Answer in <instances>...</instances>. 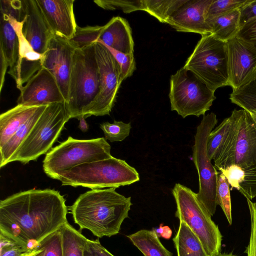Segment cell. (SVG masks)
<instances>
[{
	"label": "cell",
	"mask_w": 256,
	"mask_h": 256,
	"mask_svg": "<svg viewBox=\"0 0 256 256\" xmlns=\"http://www.w3.org/2000/svg\"><path fill=\"white\" fill-rule=\"evenodd\" d=\"M63 196L52 189H32L0 202V232L26 247L40 243L66 222L68 208Z\"/></svg>",
	"instance_id": "1"
},
{
	"label": "cell",
	"mask_w": 256,
	"mask_h": 256,
	"mask_svg": "<svg viewBox=\"0 0 256 256\" xmlns=\"http://www.w3.org/2000/svg\"><path fill=\"white\" fill-rule=\"evenodd\" d=\"M212 160L218 170L232 164L244 172L238 192L246 199L256 196V126L247 111L234 109Z\"/></svg>",
	"instance_id": "2"
},
{
	"label": "cell",
	"mask_w": 256,
	"mask_h": 256,
	"mask_svg": "<svg viewBox=\"0 0 256 256\" xmlns=\"http://www.w3.org/2000/svg\"><path fill=\"white\" fill-rule=\"evenodd\" d=\"M131 198L116 188L94 189L80 194L68 208L80 230L86 229L98 238L119 233L124 220L128 217Z\"/></svg>",
	"instance_id": "3"
},
{
	"label": "cell",
	"mask_w": 256,
	"mask_h": 256,
	"mask_svg": "<svg viewBox=\"0 0 256 256\" xmlns=\"http://www.w3.org/2000/svg\"><path fill=\"white\" fill-rule=\"evenodd\" d=\"M54 180L62 186L94 189L116 188L140 180L136 170L124 160L112 156L82 164L59 173Z\"/></svg>",
	"instance_id": "4"
},
{
	"label": "cell",
	"mask_w": 256,
	"mask_h": 256,
	"mask_svg": "<svg viewBox=\"0 0 256 256\" xmlns=\"http://www.w3.org/2000/svg\"><path fill=\"white\" fill-rule=\"evenodd\" d=\"M94 44L76 49L74 54L66 102L71 118H86L88 112L100 91V74Z\"/></svg>",
	"instance_id": "5"
},
{
	"label": "cell",
	"mask_w": 256,
	"mask_h": 256,
	"mask_svg": "<svg viewBox=\"0 0 256 256\" xmlns=\"http://www.w3.org/2000/svg\"><path fill=\"white\" fill-rule=\"evenodd\" d=\"M172 194L176 204L175 216L184 222L196 234L208 256L221 250L222 235L198 200L196 193L180 184L174 186Z\"/></svg>",
	"instance_id": "6"
},
{
	"label": "cell",
	"mask_w": 256,
	"mask_h": 256,
	"mask_svg": "<svg viewBox=\"0 0 256 256\" xmlns=\"http://www.w3.org/2000/svg\"><path fill=\"white\" fill-rule=\"evenodd\" d=\"M70 118L65 102L48 105L9 163L18 161L26 164L46 153Z\"/></svg>",
	"instance_id": "7"
},
{
	"label": "cell",
	"mask_w": 256,
	"mask_h": 256,
	"mask_svg": "<svg viewBox=\"0 0 256 256\" xmlns=\"http://www.w3.org/2000/svg\"><path fill=\"white\" fill-rule=\"evenodd\" d=\"M110 148L104 138L78 140L68 136L46 153L43 170L48 176L55 179L59 173L78 165L110 158Z\"/></svg>",
	"instance_id": "8"
},
{
	"label": "cell",
	"mask_w": 256,
	"mask_h": 256,
	"mask_svg": "<svg viewBox=\"0 0 256 256\" xmlns=\"http://www.w3.org/2000/svg\"><path fill=\"white\" fill-rule=\"evenodd\" d=\"M184 67L214 92L229 86L226 42L211 34L202 36Z\"/></svg>",
	"instance_id": "9"
},
{
	"label": "cell",
	"mask_w": 256,
	"mask_h": 256,
	"mask_svg": "<svg viewBox=\"0 0 256 256\" xmlns=\"http://www.w3.org/2000/svg\"><path fill=\"white\" fill-rule=\"evenodd\" d=\"M217 122L214 113L204 115L197 127L192 146V158L199 179L197 198L211 217L215 214L218 206L216 194L219 172L208 156L207 145L209 136Z\"/></svg>",
	"instance_id": "10"
},
{
	"label": "cell",
	"mask_w": 256,
	"mask_h": 256,
	"mask_svg": "<svg viewBox=\"0 0 256 256\" xmlns=\"http://www.w3.org/2000/svg\"><path fill=\"white\" fill-rule=\"evenodd\" d=\"M214 92L184 66L170 76L168 96L172 110L183 118L205 115L216 97Z\"/></svg>",
	"instance_id": "11"
},
{
	"label": "cell",
	"mask_w": 256,
	"mask_h": 256,
	"mask_svg": "<svg viewBox=\"0 0 256 256\" xmlns=\"http://www.w3.org/2000/svg\"><path fill=\"white\" fill-rule=\"evenodd\" d=\"M94 46L100 74V91L86 118L110 114L122 82L120 65L110 50L98 42H94Z\"/></svg>",
	"instance_id": "12"
},
{
	"label": "cell",
	"mask_w": 256,
	"mask_h": 256,
	"mask_svg": "<svg viewBox=\"0 0 256 256\" xmlns=\"http://www.w3.org/2000/svg\"><path fill=\"white\" fill-rule=\"evenodd\" d=\"M226 46L229 86L234 90L256 78V48L237 36Z\"/></svg>",
	"instance_id": "13"
},
{
	"label": "cell",
	"mask_w": 256,
	"mask_h": 256,
	"mask_svg": "<svg viewBox=\"0 0 256 256\" xmlns=\"http://www.w3.org/2000/svg\"><path fill=\"white\" fill-rule=\"evenodd\" d=\"M76 50L68 38L53 34L44 55L42 66L54 77L65 102L68 100L69 82Z\"/></svg>",
	"instance_id": "14"
},
{
	"label": "cell",
	"mask_w": 256,
	"mask_h": 256,
	"mask_svg": "<svg viewBox=\"0 0 256 256\" xmlns=\"http://www.w3.org/2000/svg\"><path fill=\"white\" fill-rule=\"evenodd\" d=\"M18 105L48 106L65 102L54 76L42 67L20 90Z\"/></svg>",
	"instance_id": "15"
},
{
	"label": "cell",
	"mask_w": 256,
	"mask_h": 256,
	"mask_svg": "<svg viewBox=\"0 0 256 256\" xmlns=\"http://www.w3.org/2000/svg\"><path fill=\"white\" fill-rule=\"evenodd\" d=\"M212 0H188L168 19L167 24L178 32L211 34L206 14Z\"/></svg>",
	"instance_id": "16"
},
{
	"label": "cell",
	"mask_w": 256,
	"mask_h": 256,
	"mask_svg": "<svg viewBox=\"0 0 256 256\" xmlns=\"http://www.w3.org/2000/svg\"><path fill=\"white\" fill-rule=\"evenodd\" d=\"M53 33L68 40L74 34L76 24L74 13V0H36Z\"/></svg>",
	"instance_id": "17"
},
{
	"label": "cell",
	"mask_w": 256,
	"mask_h": 256,
	"mask_svg": "<svg viewBox=\"0 0 256 256\" xmlns=\"http://www.w3.org/2000/svg\"><path fill=\"white\" fill-rule=\"evenodd\" d=\"M10 16L18 32L20 45L16 61L9 68L8 72L14 79L17 88L20 90L23 84L26 83L42 67L44 55L34 52L22 35V30L24 21H19L13 16Z\"/></svg>",
	"instance_id": "18"
},
{
	"label": "cell",
	"mask_w": 256,
	"mask_h": 256,
	"mask_svg": "<svg viewBox=\"0 0 256 256\" xmlns=\"http://www.w3.org/2000/svg\"><path fill=\"white\" fill-rule=\"evenodd\" d=\"M26 11L22 34L34 52H46L53 33L50 28L36 0H22Z\"/></svg>",
	"instance_id": "19"
},
{
	"label": "cell",
	"mask_w": 256,
	"mask_h": 256,
	"mask_svg": "<svg viewBox=\"0 0 256 256\" xmlns=\"http://www.w3.org/2000/svg\"><path fill=\"white\" fill-rule=\"evenodd\" d=\"M0 91L4 82L8 67L16 62L19 50V38L11 17L0 12Z\"/></svg>",
	"instance_id": "20"
},
{
	"label": "cell",
	"mask_w": 256,
	"mask_h": 256,
	"mask_svg": "<svg viewBox=\"0 0 256 256\" xmlns=\"http://www.w3.org/2000/svg\"><path fill=\"white\" fill-rule=\"evenodd\" d=\"M98 42L120 52L134 54V42L130 27L128 21L120 16L113 17L102 26Z\"/></svg>",
	"instance_id": "21"
},
{
	"label": "cell",
	"mask_w": 256,
	"mask_h": 256,
	"mask_svg": "<svg viewBox=\"0 0 256 256\" xmlns=\"http://www.w3.org/2000/svg\"><path fill=\"white\" fill-rule=\"evenodd\" d=\"M38 106L16 105L0 116V148L36 112Z\"/></svg>",
	"instance_id": "22"
},
{
	"label": "cell",
	"mask_w": 256,
	"mask_h": 256,
	"mask_svg": "<svg viewBox=\"0 0 256 256\" xmlns=\"http://www.w3.org/2000/svg\"><path fill=\"white\" fill-rule=\"evenodd\" d=\"M47 106H40L36 112L16 130L9 140L0 148V167L9 163L22 144L27 138Z\"/></svg>",
	"instance_id": "23"
},
{
	"label": "cell",
	"mask_w": 256,
	"mask_h": 256,
	"mask_svg": "<svg viewBox=\"0 0 256 256\" xmlns=\"http://www.w3.org/2000/svg\"><path fill=\"white\" fill-rule=\"evenodd\" d=\"M240 11L234 10L208 22L211 34L216 39L224 42L236 36L240 26Z\"/></svg>",
	"instance_id": "24"
},
{
	"label": "cell",
	"mask_w": 256,
	"mask_h": 256,
	"mask_svg": "<svg viewBox=\"0 0 256 256\" xmlns=\"http://www.w3.org/2000/svg\"><path fill=\"white\" fill-rule=\"evenodd\" d=\"M178 256H208L200 239L184 222L173 238Z\"/></svg>",
	"instance_id": "25"
},
{
	"label": "cell",
	"mask_w": 256,
	"mask_h": 256,
	"mask_svg": "<svg viewBox=\"0 0 256 256\" xmlns=\"http://www.w3.org/2000/svg\"><path fill=\"white\" fill-rule=\"evenodd\" d=\"M126 236L144 256H172L161 243L154 230H141Z\"/></svg>",
	"instance_id": "26"
},
{
	"label": "cell",
	"mask_w": 256,
	"mask_h": 256,
	"mask_svg": "<svg viewBox=\"0 0 256 256\" xmlns=\"http://www.w3.org/2000/svg\"><path fill=\"white\" fill-rule=\"evenodd\" d=\"M63 256H84L87 239L66 222L61 228Z\"/></svg>",
	"instance_id": "27"
},
{
	"label": "cell",
	"mask_w": 256,
	"mask_h": 256,
	"mask_svg": "<svg viewBox=\"0 0 256 256\" xmlns=\"http://www.w3.org/2000/svg\"><path fill=\"white\" fill-rule=\"evenodd\" d=\"M188 0H142L144 10L160 22L168 19Z\"/></svg>",
	"instance_id": "28"
},
{
	"label": "cell",
	"mask_w": 256,
	"mask_h": 256,
	"mask_svg": "<svg viewBox=\"0 0 256 256\" xmlns=\"http://www.w3.org/2000/svg\"><path fill=\"white\" fill-rule=\"evenodd\" d=\"M231 102L246 111L256 110V78L230 94Z\"/></svg>",
	"instance_id": "29"
},
{
	"label": "cell",
	"mask_w": 256,
	"mask_h": 256,
	"mask_svg": "<svg viewBox=\"0 0 256 256\" xmlns=\"http://www.w3.org/2000/svg\"><path fill=\"white\" fill-rule=\"evenodd\" d=\"M103 26H86L80 27L78 26L73 36L69 42L76 49H81L98 42Z\"/></svg>",
	"instance_id": "30"
},
{
	"label": "cell",
	"mask_w": 256,
	"mask_h": 256,
	"mask_svg": "<svg viewBox=\"0 0 256 256\" xmlns=\"http://www.w3.org/2000/svg\"><path fill=\"white\" fill-rule=\"evenodd\" d=\"M230 186L224 174L219 173L217 183V204L220 206L229 224H231L232 216Z\"/></svg>",
	"instance_id": "31"
},
{
	"label": "cell",
	"mask_w": 256,
	"mask_h": 256,
	"mask_svg": "<svg viewBox=\"0 0 256 256\" xmlns=\"http://www.w3.org/2000/svg\"><path fill=\"white\" fill-rule=\"evenodd\" d=\"M248 1V0H212L206 12V23L222 15L240 8Z\"/></svg>",
	"instance_id": "32"
},
{
	"label": "cell",
	"mask_w": 256,
	"mask_h": 256,
	"mask_svg": "<svg viewBox=\"0 0 256 256\" xmlns=\"http://www.w3.org/2000/svg\"><path fill=\"white\" fill-rule=\"evenodd\" d=\"M100 128L103 131L106 139L110 142H122L127 138L132 128L130 122L114 120L111 124L104 122L100 124Z\"/></svg>",
	"instance_id": "33"
},
{
	"label": "cell",
	"mask_w": 256,
	"mask_h": 256,
	"mask_svg": "<svg viewBox=\"0 0 256 256\" xmlns=\"http://www.w3.org/2000/svg\"><path fill=\"white\" fill-rule=\"evenodd\" d=\"M38 248L40 251L36 256H63L60 228L43 240Z\"/></svg>",
	"instance_id": "34"
},
{
	"label": "cell",
	"mask_w": 256,
	"mask_h": 256,
	"mask_svg": "<svg viewBox=\"0 0 256 256\" xmlns=\"http://www.w3.org/2000/svg\"><path fill=\"white\" fill-rule=\"evenodd\" d=\"M94 2L104 10H120L126 14L144 10L142 0H95Z\"/></svg>",
	"instance_id": "35"
},
{
	"label": "cell",
	"mask_w": 256,
	"mask_h": 256,
	"mask_svg": "<svg viewBox=\"0 0 256 256\" xmlns=\"http://www.w3.org/2000/svg\"><path fill=\"white\" fill-rule=\"evenodd\" d=\"M30 251L17 240L0 232V256H22Z\"/></svg>",
	"instance_id": "36"
},
{
	"label": "cell",
	"mask_w": 256,
	"mask_h": 256,
	"mask_svg": "<svg viewBox=\"0 0 256 256\" xmlns=\"http://www.w3.org/2000/svg\"><path fill=\"white\" fill-rule=\"evenodd\" d=\"M230 122L229 117L224 119L222 122L211 132L208 139L207 149L208 156L212 160L214 154L220 145Z\"/></svg>",
	"instance_id": "37"
},
{
	"label": "cell",
	"mask_w": 256,
	"mask_h": 256,
	"mask_svg": "<svg viewBox=\"0 0 256 256\" xmlns=\"http://www.w3.org/2000/svg\"><path fill=\"white\" fill-rule=\"evenodd\" d=\"M108 48L120 65L122 81L131 76L136 68L134 54H124L109 48Z\"/></svg>",
	"instance_id": "38"
},
{
	"label": "cell",
	"mask_w": 256,
	"mask_h": 256,
	"mask_svg": "<svg viewBox=\"0 0 256 256\" xmlns=\"http://www.w3.org/2000/svg\"><path fill=\"white\" fill-rule=\"evenodd\" d=\"M219 170L222 173L231 187L230 190H239L240 184L244 182L245 175L242 168L236 164H232Z\"/></svg>",
	"instance_id": "39"
},
{
	"label": "cell",
	"mask_w": 256,
	"mask_h": 256,
	"mask_svg": "<svg viewBox=\"0 0 256 256\" xmlns=\"http://www.w3.org/2000/svg\"><path fill=\"white\" fill-rule=\"evenodd\" d=\"M250 217V242L246 250V256H256V203L246 199Z\"/></svg>",
	"instance_id": "40"
},
{
	"label": "cell",
	"mask_w": 256,
	"mask_h": 256,
	"mask_svg": "<svg viewBox=\"0 0 256 256\" xmlns=\"http://www.w3.org/2000/svg\"><path fill=\"white\" fill-rule=\"evenodd\" d=\"M236 36L256 48V18L242 26Z\"/></svg>",
	"instance_id": "41"
},
{
	"label": "cell",
	"mask_w": 256,
	"mask_h": 256,
	"mask_svg": "<svg viewBox=\"0 0 256 256\" xmlns=\"http://www.w3.org/2000/svg\"><path fill=\"white\" fill-rule=\"evenodd\" d=\"M84 256H114L104 248L98 239L90 240L87 239L84 250Z\"/></svg>",
	"instance_id": "42"
},
{
	"label": "cell",
	"mask_w": 256,
	"mask_h": 256,
	"mask_svg": "<svg viewBox=\"0 0 256 256\" xmlns=\"http://www.w3.org/2000/svg\"><path fill=\"white\" fill-rule=\"evenodd\" d=\"M240 10L241 28L248 22L256 18V0H248Z\"/></svg>",
	"instance_id": "43"
},
{
	"label": "cell",
	"mask_w": 256,
	"mask_h": 256,
	"mask_svg": "<svg viewBox=\"0 0 256 256\" xmlns=\"http://www.w3.org/2000/svg\"><path fill=\"white\" fill-rule=\"evenodd\" d=\"M155 231L158 237L161 236L166 239L170 238L172 234L171 229L168 226H162L161 225Z\"/></svg>",
	"instance_id": "44"
},
{
	"label": "cell",
	"mask_w": 256,
	"mask_h": 256,
	"mask_svg": "<svg viewBox=\"0 0 256 256\" xmlns=\"http://www.w3.org/2000/svg\"><path fill=\"white\" fill-rule=\"evenodd\" d=\"M80 122L78 124L79 128L83 132L88 130V126L84 117H81L78 119Z\"/></svg>",
	"instance_id": "45"
},
{
	"label": "cell",
	"mask_w": 256,
	"mask_h": 256,
	"mask_svg": "<svg viewBox=\"0 0 256 256\" xmlns=\"http://www.w3.org/2000/svg\"><path fill=\"white\" fill-rule=\"evenodd\" d=\"M40 251V249L38 248L36 250H32L26 252L22 255V256H36Z\"/></svg>",
	"instance_id": "46"
},
{
	"label": "cell",
	"mask_w": 256,
	"mask_h": 256,
	"mask_svg": "<svg viewBox=\"0 0 256 256\" xmlns=\"http://www.w3.org/2000/svg\"><path fill=\"white\" fill-rule=\"evenodd\" d=\"M248 112L256 126V110L248 111Z\"/></svg>",
	"instance_id": "47"
},
{
	"label": "cell",
	"mask_w": 256,
	"mask_h": 256,
	"mask_svg": "<svg viewBox=\"0 0 256 256\" xmlns=\"http://www.w3.org/2000/svg\"><path fill=\"white\" fill-rule=\"evenodd\" d=\"M212 256H236L232 253H221L220 252L218 254Z\"/></svg>",
	"instance_id": "48"
}]
</instances>
